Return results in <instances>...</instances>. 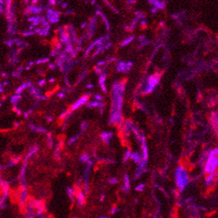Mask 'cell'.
<instances>
[{"mask_svg":"<svg viewBox=\"0 0 218 218\" xmlns=\"http://www.w3.org/2000/svg\"><path fill=\"white\" fill-rule=\"evenodd\" d=\"M215 173L209 174V175L208 176V177H207V179H206V184H209L215 179Z\"/></svg>","mask_w":218,"mask_h":218,"instance_id":"obj_16","label":"cell"},{"mask_svg":"<svg viewBox=\"0 0 218 218\" xmlns=\"http://www.w3.org/2000/svg\"><path fill=\"white\" fill-rule=\"evenodd\" d=\"M159 81H160L159 74H155V75H153L152 76H150L149 79H148L147 85H146V88H145L144 92L145 93H151L152 91L154 89V87L158 84Z\"/></svg>","mask_w":218,"mask_h":218,"instance_id":"obj_3","label":"cell"},{"mask_svg":"<svg viewBox=\"0 0 218 218\" xmlns=\"http://www.w3.org/2000/svg\"><path fill=\"white\" fill-rule=\"evenodd\" d=\"M3 91V88H2V86L1 85H0V92H1Z\"/></svg>","mask_w":218,"mask_h":218,"instance_id":"obj_39","label":"cell"},{"mask_svg":"<svg viewBox=\"0 0 218 218\" xmlns=\"http://www.w3.org/2000/svg\"><path fill=\"white\" fill-rule=\"evenodd\" d=\"M27 10H28V12H30V13H39V12H42V7H38V6H28V8H27Z\"/></svg>","mask_w":218,"mask_h":218,"instance_id":"obj_8","label":"cell"},{"mask_svg":"<svg viewBox=\"0 0 218 218\" xmlns=\"http://www.w3.org/2000/svg\"><path fill=\"white\" fill-rule=\"evenodd\" d=\"M210 121H211V123H212L214 126H215V129H217V113H215V112L212 113V116H211Z\"/></svg>","mask_w":218,"mask_h":218,"instance_id":"obj_10","label":"cell"},{"mask_svg":"<svg viewBox=\"0 0 218 218\" xmlns=\"http://www.w3.org/2000/svg\"><path fill=\"white\" fill-rule=\"evenodd\" d=\"M2 10H3V8H2L1 6H0V12H2Z\"/></svg>","mask_w":218,"mask_h":218,"instance_id":"obj_40","label":"cell"},{"mask_svg":"<svg viewBox=\"0 0 218 218\" xmlns=\"http://www.w3.org/2000/svg\"><path fill=\"white\" fill-rule=\"evenodd\" d=\"M87 87H88V88H90V89H91L92 88V87H93V84H87Z\"/></svg>","mask_w":218,"mask_h":218,"instance_id":"obj_34","label":"cell"},{"mask_svg":"<svg viewBox=\"0 0 218 218\" xmlns=\"http://www.w3.org/2000/svg\"><path fill=\"white\" fill-rule=\"evenodd\" d=\"M89 95H90V94L88 93V94H86V95L81 97V98L76 101V102L72 106L71 109H72V110H76V109H78L81 106L84 105L86 102H88V99H89V98H90Z\"/></svg>","mask_w":218,"mask_h":218,"instance_id":"obj_4","label":"cell"},{"mask_svg":"<svg viewBox=\"0 0 218 218\" xmlns=\"http://www.w3.org/2000/svg\"><path fill=\"white\" fill-rule=\"evenodd\" d=\"M101 102H98V101H91V102H89L87 104V107L90 108H94V107H98L100 106Z\"/></svg>","mask_w":218,"mask_h":218,"instance_id":"obj_12","label":"cell"},{"mask_svg":"<svg viewBox=\"0 0 218 218\" xmlns=\"http://www.w3.org/2000/svg\"><path fill=\"white\" fill-rule=\"evenodd\" d=\"M45 83V80H41V82H39V83H38V84H39L40 86H42V85H43V83Z\"/></svg>","mask_w":218,"mask_h":218,"instance_id":"obj_31","label":"cell"},{"mask_svg":"<svg viewBox=\"0 0 218 218\" xmlns=\"http://www.w3.org/2000/svg\"><path fill=\"white\" fill-rule=\"evenodd\" d=\"M86 25H87V23H86V22H84V23H83V25H82V27H81V28H85V26H86Z\"/></svg>","mask_w":218,"mask_h":218,"instance_id":"obj_36","label":"cell"},{"mask_svg":"<svg viewBox=\"0 0 218 218\" xmlns=\"http://www.w3.org/2000/svg\"><path fill=\"white\" fill-rule=\"evenodd\" d=\"M124 178H125V186H124V188L129 189V177L127 175H125Z\"/></svg>","mask_w":218,"mask_h":218,"instance_id":"obj_18","label":"cell"},{"mask_svg":"<svg viewBox=\"0 0 218 218\" xmlns=\"http://www.w3.org/2000/svg\"><path fill=\"white\" fill-rule=\"evenodd\" d=\"M50 82H54V79H50Z\"/></svg>","mask_w":218,"mask_h":218,"instance_id":"obj_41","label":"cell"},{"mask_svg":"<svg viewBox=\"0 0 218 218\" xmlns=\"http://www.w3.org/2000/svg\"><path fill=\"white\" fill-rule=\"evenodd\" d=\"M58 96H59L60 98H65V94H64V93H62V92L59 93V94H58Z\"/></svg>","mask_w":218,"mask_h":218,"instance_id":"obj_29","label":"cell"},{"mask_svg":"<svg viewBox=\"0 0 218 218\" xmlns=\"http://www.w3.org/2000/svg\"><path fill=\"white\" fill-rule=\"evenodd\" d=\"M48 61H49V59H48V58H46V59H43V61H37L36 63L40 64V63H43V62H47Z\"/></svg>","mask_w":218,"mask_h":218,"instance_id":"obj_25","label":"cell"},{"mask_svg":"<svg viewBox=\"0 0 218 218\" xmlns=\"http://www.w3.org/2000/svg\"><path fill=\"white\" fill-rule=\"evenodd\" d=\"M105 64V61H99L98 63V66H102V65H104Z\"/></svg>","mask_w":218,"mask_h":218,"instance_id":"obj_32","label":"cell"},{"mask_svg":"<svg viewBox=\"0 0 218 218\" xmlns=\"http://www.w3.org/2000/svg\"><path fill=\"white\" fill-rule=\"evenodd\" d=\"M141 24H142L143 26H144V25L145 26V24H146V22H145V21H141Z\"/></svg>","mask_w":218,"mask_h":218,"instance_id":"obj_37","label":"cell"},{"mask_svg":"<svg viewBox=\"0 0 218 218\" xmlns=\"http://www.w3.org/2000/svg\"><path fill=\"white\" fill-rule=\"evenodd\" d=\"M77 199L79 201V203H81V204H83L84 203V195L83 194V193H79L78 195H77Z\"/></svg>","mask_w":218,"mask_h":218,"instance_id":"obj_17","label":"cell"},{"mask_svg":"<svg viewBox=\"0 0 218 218\" xmlns=\"http://www.w3.org/2000/svg\"><path fill=\"white\" fill-rule=\"evenodd\" d=\"M217 148H215L212 152H210L208 155V161L205 165V172L207 174L215 173L217 168Z\"/></svg>","mask_w":218,"mask_h":218,"instance_id":"obj_1","label":"cell"},{"mask_svg":"<svg viewBox=\"0 0 218 218\" xmlns=\"http://www.w3.org/2000/svg\"><path fill=\"white\" fill-rule=\"evenodd\" d=\"M144 185L143 184H141L140 185H138V187H137V190H139V191H143V187H144Z\"/></svg>","mask_w":218,"mask_h":218,"instance_id":"obj_28","label":"cell"},{"mask_svg":"<svg viewBox=\"0 0 218 218\" xmlns=\"http://www.w3.org/2000/svg\"><path fill=\"white\" fill-rule=\"evenodd\" d=\"M50 68L51 69H54L55 68V65L54 64H50Z\"/></svg>","mask_w":218,"mask_h":218,"instance_id":"obj_33","label":"cell"},{"mask_svg":"<svg viewBox=\"0 0 218 218\" xmlns=\"http://www.w3.org/2000/svg\"><path fill=\"white\" fill-rule=\"evenodd\" d=\"M81 128H82L83 131H84V130H86V129L88 128V123H87L86 122H83V123L81 124Z\"/></svg>","mask_w":218,"mask_h":218,"instance_id":"obj_21","label":"cell"},{"mask_svg":"<svg viewBox=\"0 0 218 218\" xmlns=\"http://www.w3.org/2000/svg\"><path fill=\"white\" fill-rule=\"evenodd\" d=\"M95 98L97 99L96 101H98V102H99L100 100H102V97H101V96H99L98 94H96V95H95Z\"/></svg>","mask_w":218,"mask_h":218,"instance_id":"obj_26","label":"cell"},{"mask_svg":"<svg viewBox=\"0 0 218 218\" xmlns=\"http://www.w3.org/2000/svg\"><path fill=\"white\" fill-rule=\"evenodd\" d=\"M20 98H21V96H20V95H15V96H13V97L12 98V103H16Z\"/></svg>","mask_w":218,"mask_h":218,"instance_id":"obj_20","label":"cell"},{"mask_svg":"<svg viewBox=\"0 0 218 218\" xmlns=\"http://www.w3.org/2000/svg\"><path fill=\"white\" fill-rule=\"evenodd\" d=\"M112 137H113V132H106V131H104V132L101 133V138H102V140L104 142H106L107 144L109 143V141L112 138Z\"/></svg>","mask_w":218,"mask_h":218,"instance_id":"obj_5","label":"cell"},{"mask_svg":"<svg viewBox=\"0 0 218 218\" xmlns=\"http://www.w3.org/2000/svg\"><path fill=\"white\" fill-rule=\"evenodd\" d=\"M28 192L26 189H22V190L20 192V201L22 203V204H24V203L27 201L28 199Z\"/></svg>","mask_w":218,"mask_h":218,"instance_id":"obj_7","label":"cell"},{"mask_svg":"<svg viewBox=\"0 0 218 218\" xmlns=\"http://www.w3.org/2000/svg\"><path fill=\"white\" fill-rule=\"evenodd\" d=\"M130 158L134 160V162L136 163H140L141 162V157L139 155V153H131V155H130Z\"/></svg>","mask_w":218,"mask_h":218,"instance_id":"obj_11","label":"cell"},{"mask_svg":"<svg viewBox=\"0 0 218 218\" xmlns=\"http://www.w3.org/2000/svg\"><path fill=\"white\" fill-rule=\"evenodd\" d=\"M77 138H78V136H76V137H73L69 141H68V144H73L74 142H76V140H77Z\"/></svg>","mask_w":218,"mask_h":218,"instance_id":"obj_22","label":"cell"},{"mask_svg":"<svg viewBox=\"0 0 218 218\" xmlns=\"http://www.w3.org/2000/svg\"><path fill=\"white\" fill-rule=\"evenodd\" d=\"M157 11H158V9H157V8H155V7H153V8L152 10H151V12H152L153 13H155V12H156Z\"/></svg>","mask_w":218,"mask_h":218,"instance_id":"obj_30","label":"cell"},{"mask_svg":"<svg viewBox=\"0 0 218 218\" xmlns=\"http://www.w3.org/2000/svg\"><path fill=\"white\" fill-rule=\"evenodd\" d=\"M130 155H131V152H130L129 150H128V151L125 153V155H124V160H123V161H124V162H126L129 158H130Z\"/></svg>","mask_w":218,"mask_h":218,"instance_id":"obj_19","label":"cell"},{"mask_svg":"<svg viewBox=\"0 0 218 218\" xmlns=\"http://www.w3.org/2000/svg\"><path fill=\"white\" fill-rule=\"evenodd\" d=\"M47 120L51 122V121H52V117H48V118H47Z\"/></svg>","mask_w":218,"mask_h":218,"instance_id":"obj_38","label":"cell"},{"mask_svg":"<svg viewBox=\"0 0 218 218\" xmlns=\"http://www.w3.org/2000/svg\"><path fill=\"white\" fill-rule=\"evenodd\" d=\"M150 4L153 5L155 8L159 9H164L165 8V4L163 2H160V1H149Z\"/></svg>","mask_w":218,"mask_h":218,"instance_id":"obj_9","label":"cell"},{"mask_svg":"<svg viewBox=\"0 0 218 218\" xmlns=\"http://www.w3.org/2000/svg\"><path fill=\"white\" fill-rule=\"evenodd\" d=\"M66 7H67V3H65V4L62 5V8H66Z\"/></svg>","mask_w":218,"mask_h":218,"instance_id":"obj_35","label":"cell"},{"mask_svg":"<svg viewBox=\"0 0 218 218\" xmlns=\"http://www.w3.org/2000/svg\"><path fill=\"white\" fill-rule=\"evenodd\" d=\"M109 182L112 184H116V183H117L118 181H117V179H116V178H114V177H113V178H111L110 180H109Z\"/></svg>","mask_w":218,"mask_h":218,"instance_id":"obj_24","label":"cell"},{"mask_svg":"<svg viewBox=\"0 0 218 218\" xmlns=\"http://www.w3.org/2000/svg\"><path fill=\"white\" fill-rule=\"evenodd\" d=\"M105 81H106V74H102V75L99 76L98 83H99V85L101 87V89H102L103 91L106 93L107 92V89H106V86H105Z\"/></svg>","mask_w":218,"mask_h":218,"instance_id":"obj_6","label":"cell"},{"mask_svg":"<svg viewBox=\"0 0 218 218\" xmlns=\"http://www.w3.org/2000/svg\"><path fill=\"white\" fill-rule=\"evenodd\" d=\"M176 182L180 191H183L188 184V174L182 167H178L176 170Z\"/></svg>","mask_w":218,"mask_h":218,"instance_id":"obj_2","label":"cell"},{"mask_svg":"<svg viewBox=\"0 0 218 218\" xmlns=\"http://www.w3.org/2000/svg\"><path fill=\"white\" fill-rule=\"evenodd\" d=\"M81 162H88L90 161V155L88 153H83L81 157H80Z\"/></svg>","mask_w":218,"mask_h":218,"instance_id":"obj_14","label":"cell"},{"mask_svg":"<svg viewBox=\"0 0 218 218\" xmlns=\"http://www.w3.org/2000/svg\"><path fill=\"white\" fill-rule=\"evenodd\" d=\"M48 143H49V144H50V146H52V138H51V136L49 135L48 136Z\"/></svg>","mask_w":218,"mask_h":218,"instance_id":"obj_27","label":"cell"},{"mask_svg":"<svg viewBox=\"0 0 218 218\" xmlns=\"http://www.w3.org/2000/svg\"><path fill=\"white\" fill-rule=\"evenodd\" d=\"M133 39H134V36H129V37H128L126 40H124V41L122 42L121 45H122V46H126V45H128L130 42L133 41Z\"/></svg>","mask_w":218,"mask_h":218,"instance_id":"obj_15","label":"cell"},{"mask_svg":"<svg viewBox=\"0 0 218 218\" xmlns=\"http://www.w3.org/2000/svg\"><path fill=\"white\" fill-rule=\"evenodd\" d=\"M95 72L98 73V74H102V69H101L99 67H95Z\"/></svg>","mask_w":218,"mask_h":218,"instance_id":"obj_23","label":"cell"},{"mask_svg":"<svg viewBox=\"0 0 218 218\" xmlns=\"http://www.w3.org/2000/svg\"><path fill=\"white\" fill-rule=\"evenodd\" d=\"M125 67H126V63L123 61H120L117 66V70L119 72H125Z\"/></svg>","mask_w":218,"mask_h":218,"instance_id":"obj_13","label":"cell"}]
</instances>
